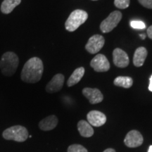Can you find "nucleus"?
I'll return each instance as SVG.
<instances>
[{"mask_svg":"<svg viewBox=\"0 0 152 152\" xmlns=\"http://www.w3.org/2000/svg\"><path fill=\"white\" fill-rule=\"evenodd\" d=\"M85 74V68L83 67L77 68L73 71L71 77L68 80L67 85L68 87H72L78 83L80 80L83 78Z\"/></svg>","mask_w":152,"mask_h":152,"instance_id":"nucleus-16","label":"nucleus"},{"mask_svg":"<svg viewBox=\"0 0 152 152\" xmlns=\"http://www.w3.org/2000/svg\"><path fill=\"white\" fill-rule=\"evenodd\" d=\"M149 90L152 92V75L149 78Z\"/></svg>","mask_w":152,"mask_h":152,"instance_id":"nucleus-24","label":"nucleus"},{"mask_svg":"<svg viewBox=\"0 0 152 152\" xmlns=\"http://www.w3.org/2000/svg\"><path fill=\"white\" fill-rule=\"evenodd\" d=\"M43 71L44 66L42 60L37 57H33L25 64L20 74V78L25 83H36L41 80Z\"/></svg>","mask_w":152,"mask_h":152,"instance_id":"nucleus-1","label":"nucleus"},{"mask_svg":"<svg viewBox=\"0 0 152 152\" xmlns=\"http://www.w3.org/2000/svg\"><path fill=\"white\" fill-rule=\"evenodd\" d=\"M83 94L92 104H99L104 99V96L102 93L99 90L96 88L86 87V88L83 89Z\"/></svg>","mask_w":152,"mask_h":152,"instance_id":"nucleus-10","label":"nucleus"},{"mask_svg":"<svg viewBox=\"0 0 152 152\" xmlns=\"http://www.w3.org/2000/svg\"><path fill=\"white\" fill-rule=\"evenodd\" d=\"M144 142L143 137L139 131L133 130L127 134L124 140V143L128 147L136 148L141 146Z\"/></svg>","mask_w":152,"mask_h":152,"instance_id":"nucleus-8","label":"nucleus"},{"mask_svg":"<svg viewBox=\"0 0 152 152\" xmlns=\"http://www.w3.org/2000/svg\"><path fill=\"white\" fill-rule=\"evenodd\" d=\"M3 137L7 140H14L18 142H25L28 138V131L21 125H14L6 129L2 133Z\"/></svg>","mask_w":152,"mask_h":152,"instance_id":"nucleus-4","label":"nucleus"},{"mask_svg":"<svg viewBox=\"0 0 152 152\" xmlns=\"http://www.w3.org/2000/svg\"><path fill=\"white\" fill-rule=\"evenodd\" d=\"M87 121L92 126L100 127L106 122L105 114L99 111H91L87 113Z\"/></svg>","mask_w":152,"mask_h":152,"instance_id":"nucleus-11","label":"nucleus"},{"mask_svg":"<svg viewBox=\"0 0 152 152\" xmlns=\"http://www.w3.org/2000/svg\"><path fill=\"white\" fill-rule=\"evenodd\" d=\"M104 42H105V40H104L103 36L94 35L89 39L88 42L85 45V49L90 54H96L104 47Z\"/></svg>","mask_w":152,"mask_h":152,"instance_id":"nucleus-6","label":"nucleus"},{"mask_svg":"<svg viewBox=\"0 0 152 152\" xmlns=\"http://www.w3.org/2000/svg\"><path fill=\"white\" fill-rule=\"evenodd\" d=\"M88 14L85 11L77 9L70 14L65 23L66 29L69 32H73L86 21Z\"/></svg>","mask_w":152,"mask_h":152,"instance_id":"nucleus-3","label":"nucleus"},{"mask_svg":"<svg viewBox=\"0 0 152 152\" xmlns=\"http://www.w3.org/2000/svg\"><path fill=\"white\" fill-rule=\"evenodd\" d=\"M58 118L56 115H49L42 120L39 123V128L44 131L52 130L56 128L58 124Z\"/></svg>","mask_w":152,"mask_h":152,"instance_id":"nucleus-13","label":"nucleus"},{"mask_svg":"<svg viewBox=\"0 0 152 152\" xmlns=\"http://www.w3.org/2000/svg\"><path fill=\"white\" fill-rule=\"evenodd\" d=\"M93 1H96V0H93Z\"/></svg>","mask_w":152,"mask_h":152,"instance_id":"nucleus-29","label":"nucleus"},{"mask_svg":"<svg viewBox=\"0 0 152 152\" xmlns=\"http://www.w3.org/2000/svg\"><path fill=\"white\" fill-rule=\"evenodd\" d=\"M114 5L121 9H127L130 5V0H115Z\"/></svg>","mask_w":152,"mask_h":152,"instance_id":"nucleus-20","label":"nucleus"},{"mask_svg":"<svg viewBox=\"0 0 152 152\" xmlns=\"http://www.w3.org/2000/svg\"><path fill=\"white\" fill-rule=\"evenodd\" d=\"M148 152H152V145H151L149 148V150H148Z\"/></svg>","mask_w":152,"mask_h":152,"instance_id":"nucleus-26","label":"nucleus"},{"mask_svg":"<svg viewBox=\"0 0 152 152\" xmlns=\"http://www.w3.org/2000/svg\"><path fill=\"white\" fill-rule=\"evenodd\" d=\"M64 83V76L58 73L55 75L46 86V91L49 93H55L62 89Z\"/></svg>","mask_w":152,"mask_h":152,"instance_id":"nucleus-12","label":"nucleus"},{"mask_svg":"<svg viewBox=\"0 0 152 152\" xmlns=\"http://www.w3.org/2000/svg\"><path fill=\"white\" fill-rule=\"evenodd\" d=\"M28 137H29L30 138H31V137H32V135H29V136H28Z\"/></svg>","mask_w":152,"mask_h":152,"instance_id":"nucleus-28","label":"nucleus"},{"mask_svg":"<svg viewBox=\"0 0 152 152\" xmlns=\"http://www.w3.org/2000/svg\"><path fill=\"white\" fill-rule=\"evenodd\" d=\"M138 1L145 8L152 9V0H138Z\"/></svg>","mask_w":152,"mask_h":152,"instance_id":"nucleus-22","label":"nucleus"},{"mask_svg":"<svg viewBox=\"0 0 152 152\" xmlns=\"http://www.w3.org/2000/svg\"><path fill=\"white\" fill-rule=\"evenodd\" d=\"M90 66L96 72H106L110 68V64L104 54H97L91 61Z\"/></svg>","mask_w":152,"mask_h":152,"instance_id":"nucleus-7","label":"nucleus"},{"mask_svg":"<svg viewBox=\"0 0 152 152\" xmlns=\"http://www.w3.org/2000/svg\"><path fill=\"white\" fill-rule=\"evenodd\" d=\"M68 152H88L87 150L80 144H72L68 148Z\"/></svg>","mask_w":152,"mask_h":152,"instance_id":"nucleus-19","label":"nucleus"},{"mask_svg":"<svg viewBox=\"0 0 152 152\" xmlns=\"http://www.w3.org/2000/svg\"><path fill=\"white\" fill-rule=\"evenodd\" d=\"M122 18V14L119 11H115L110 14L100 25V29L104 33H109L118 26Z\"/></svg>","mask_w":152,"mask_h":152,"instance_id":"nucleus-5","label":"nucleus"},{"mask_svg":"<svg viewBox=\"0 0 152 152\" xmlns=\"http://www.w3.org/2000/svg\"><path fill=\"white\" fill-rule=\"evenodd\" d=\"M103 152H115V151L113 149H111V148H109V149L104 150Z\"/></svg>","mask_w":152,"mask_h":152,"instance_id":"nucleus-25","label":"nucleus"},{"mask_svg":"<svg viewBox=\"0 0 152 152\" xmlns=\"http://www.w3.org/2000/svg\"><path fill=\"white\" fill-rule=\"evenodd\" d=\"M147 35L150 39H152V26H149L147 29Z\"/></svg>","mask_w":152,"mask_h":152,"instance_id":"nucleus-23","label":"nucleus"},{"mask_svg":"<svg viewBox=\"0 0 152 152\" xmlns=\"http://www.w3.org/2000/svg\"><path fill=\"white\" fill-rule=\"evenodd\" d=\"M140 37H141V38H142V39H145V37H146L145 35H140Z\"/></svg>","mask_w":152,"mask_h":152,"instance_id":"nucleus-27","label":"nucleus"},{"mask_svg":"<svg viewBox=\"0 0 152 152\" xmlns=\"http://www.w3.org/2000/svg\"><path fill=\"white\" fill-rule=\"evenodd\" d=\"M18 64V57L14 52L4 53L0 60V69L1 73L6 77L12 76L16 73Z\"/></svg>","mask_w":152,"mask_h":152,"instance_id":"nucleus-2","label":"nucleus"},{"mask_svg":"<svg viewBox=\"0 0 152 152\" xmlns=\"http://www.w3.org/2000/svg\"><path fill=\"white\" fill-rule=\"evenodd\" d=\"M21 0H4L1 5V11L4 14H9L20 4Z\"/></svg>","mask_w":152,"mask_h":152,"instance_id":"nucleus-17","label":"nucleus"},{"mask_svg":"<svg viewBox=\"0 0 152 152\" xmlns=\"http://www.w3.org/2000/svg\"><path fill=\"white\" fill-rule=\"evenodd\" d=\"M147 49L143 47H139L135 50L133 56V64L136 67H141L143 66L146 58L147 56Z\"/></svg>","mask_w":152,"mask_h":152,"instance_id":"nucleus-14","label":"nucleus"},{"mask_svg":"<svg viewBox=\"0 0 152 152\" xmlns=\"http://www.w3.org/2000/svg\"><path fill=\"white\" fill-rule=\"evenodd\" d=\"M131 27L134 28V29H144L146 27L145 24L144 22L140 21V20H132L130 22Z\"/></svg>","mask_w":152,"mask_h":152,"instance_id":"nucleus-21","label":"nucleus"},{"mask_svg":"<svg viewBox=\"0 0 152 152\" xmlns=\"http://www.w3.org/2000/svg\"><path fill=\"white\" fill-rule=\"evenodd\" d=\"M113 60L115 66L118 68L127 67L130 63L128 54L123 49L119 48H116L113 50Z\"/></svg>","mask_w":152,"mask_h":152,"instance_id":"nucleus-9","label":"nucleus"},{"mask_svg":"<svg viewBox=\"0 0 152 152\" xmlns=\"http://www.w3.org/2000/svg\"><path fill=\"white\" fill-rule=\"evenodd\" d=\"M77 130L81 136L84 137H90L94 134V129L86 121L82 120L77 123Z\"/></svg>","mask_w":152,"mask_h":152,"instance_id":"nucleus-15","label":"nucleus"},{"mask_svg":"<svg viewBox=\"0 0 152 152\" xmlns=\"http://www.w3.org/2000/svg\"><path fill=\"white\" fill-rule=\"evenodd\" d=\"M113 83L115 86L128 89L132 86L133 80L130 77L128 76H118L114 80Z\"/></svg>","mask_w":152,"mask_h":152,"instance_id":"nucleus-18","label":"nucleus"}]
</instances>
